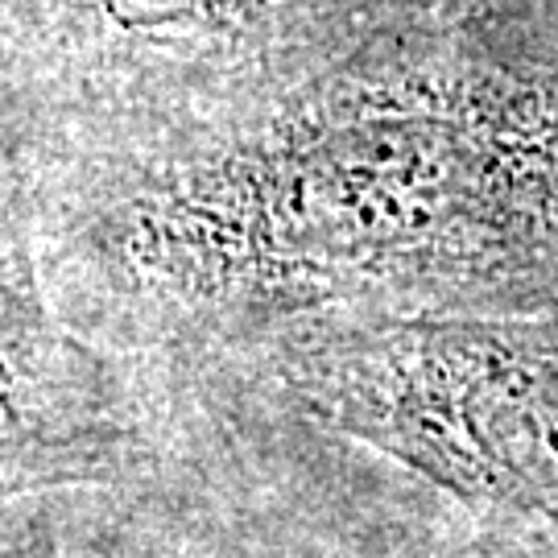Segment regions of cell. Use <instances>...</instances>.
Segmentation results:
<instances>
[{
    "label": "cell",
    "instance_id": "1",
    "mask_svg": "<svg viewBox=\"0 0 558 558\" xmlns=\"http://www.w3.org/2000/svg\"><path fill=\"white\" fill-rule=\"evenodd\" d=\"M9 260L161 398L286 331L558 306V66L426 41L104 149Z\"/></svg>",
    "mask_w": 558,
    "mask_h": 558
},
{
    "label": "cell",
    "instance_id": "2",
    "mask_svg": "<svg viewBox=\"0 0 558 558\" xmlns=\"http://www.w3.org/2000/svg\"><path fill=\"white\" fill-rule=\"evenodd\" d=\"M302 422L410 468L509 546L558 558V306L286 331L240 368Z\"/></svg>",
    "mask_w": 558,
    "mask_h": 558
},
{
    "label": "cell",
    "instance_id": "3",
    "mask_svg": "<svg viewBox=\"0 0 558 558\" xmlns=\"http://www.w3.org/2000/svg\"><path fill=\"white\" fill-rule=\"evenodd\" d=\"M161 393L41 302L4 257V505L41 488L149 472L161 447Z\"/></svg>",
    "mask_w": 558,
    "mask_h": 558
},
{
    "label": "cell",
    "instance_id": "4",
    "mask_svg": "<svg viewBox=\"0 0 558 558\" xmlns=\"http://www.w3.org/2000/svg\"><path fill=\"white\" fill-rule=\"evenodd\" d=\"M124 34H211L274 0H92Z\"/></svg>",
    "mask_w": 558,
    "mask_h": 558
},
{
    "label": "cell",
    "instance_id": "5",
    "mask_svg": "<svg viewBox=\"0 0 558 558\" xmlns=\"http://www.w3.org/2000/svg\"><path fill=\"white\" fill-rule=\"evenodd\" d=\"M0 558H62L54 530L34 513H13V505H4V542Z\"/></svg>",
    "mask_w": 558,
    "mask_h": 558
}]
</instances>
